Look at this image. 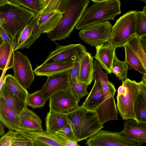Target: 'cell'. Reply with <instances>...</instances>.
Returning <instances> with one entry per match:
<instances>
[{
  "instance_id": "obj_11",
  "label": "cell",
  "mask_w": 146,
  "mask_h": 146,
  "mask_svg": "<svg viewBox=\"0 0 146 146\" xmlns=\"http://www.w3.org/2000/svg\"><path fill=\"white\" fill-rule=\"evenodd\" d=\"M56 47L51 51L43 64L64 62L73 60L77 56L85 54L86 49L81 44H70L65 45L56 43Z\"/></svg>"
},
{
  "instance_id": "obj_33",
  "label": "cell",
  "mask_w": 146,
  "mask_h": 146,
  "mask_svg": "<svg viewBox=\"0 0 146 146\" xmlns=\"http://www.w3.org/2000/svg\"><path fill=\"white\" fill-rule=\"evenodd\" d=\"M135 35L139 37L146 35V5L143 7L142 11H137Z\"/></svg>"
},
{
  "instance_id": "obj_6",
  "label": "cell",
  "mask_w": 146,
  "mask_h": 146,
  "mask_svg": "<svg viewBox=\"0 0 146 146\" xmlns=\"http://www.w3.org/2000/svg\"><path fill=\"white\" fill-rule=\"evenodd\" d=\"M136 11L131 10L119 18L112 26L107 45L114 49L126 45L129 39L135 34Z\"/></svg>"
},
{
  "instance_id": "obj_17",
  "label": "cell",
  "mask_w": 146,
  "mask_h": 146,
  "mask_svg": "<svg viewBox=\"0 0 146 146\" xmlns=\"http://www.w3.org/2000/svg\"><path fill=\"white\" fill-rule=\"evenodd\" d=\"M19 127L21 131H40L43 130L42 121L39 117L26 107L19 115Z\"/></svg>"
},
{
  "instance_id": "obj_32",
  "label": "cell",
  "mask_w": 146,
  "mask_h": 146,
  "mask_svg": "<svg viewBox=\"0 0 146 146\" xmlns=\"http://www.w3.org/2000/svg\"><path fill=\"white\" fill-rule=\"evenodd\" d=\"M128 65L125 60L122 61L119 60L116 54L114 56L111 73H113L119 80L127 79L128 71Z\"/></svg>"
},
{
  "instance_id": "obj_22",
  "label": "cell",
  "mask_w": 146,
  "mask_h": 146,
  "mask_svg": "<svg viewBox=\"0 0 146 146\" xmlns=\"http://www.w3.org/2000/svg\"><path fill=\"white\" fill-rule=\"evenodd\" d=\"M68 122L66 113L50 111L45 119L46 131L54 134L56 131L65 127Z\"/></svg>"
},
{
  "instance_id": "obj_5",
  "label": "cell",
  "mask_w": 146,
  "mask_h": 146,
  "mask_svg": "<svg viewBox=\"0 0 146 146\" xmlns=\"http://www.w3.org/2000/svg\"><path fill=\"white\" fill-rule=\"evenodd\" d=\"M66 114L78 141L90 137L104 127L95 111H87L80 106Z\"/></svg>"
},
{
  "instance_id": "obj_47",
  "label": "cell",
  "mask_w": 146,
  "mask_h": 146,
  "mask_svg": "<svg viewBox=\"0 0 146 146\" xmlns=\"http://www.w3.org/2000/svg\"><path fill=\"white\" fill-rule=\"evenodd\" d=\"M32 146H50L42 143L32 140Z\"/></svg>"
},
{
  "instance_id": "obj_7",
  "label": "cell",
  "mask_w": 146,
  "mask_h": 146,
  "mask_svg": "<svg viewBox=\"0 0 146 146\" xmlns=\"http://www.w3.org/2000/svg\"><path fill=\"white\" fill-rule=\"evenodd\" d=\"M122 81L117 89V109L123 120H135L134 106L139 92V83L128 78Z\"/></svg>"
},
{
  "instance_id": "obj_1",
  "label": "cell",
  "mask_w": 146,
  "mask_h": 146,
  "mask_svg": "<svg viewBox=\"0 0 146 146\" xmlns=\"http://www.w3.org/2000/svg\"><path fill=\"white\" fill-rule=\"evenodd\" d=\"M36 14L17 4L5 0L0 3V18L3 20L0 27L13 40L28 24Z\"/></svg>"
},
{
  "instance_id": "obj_48",
  "label": "cell",
  "mask_w": 146,
  "mask_h": 146,
  "mask_svg": "<svg viewBox=\"0 0 146 146\" xmlns=\"http://www.w3.org/2000/svg\"><path fill=\"white\" fill-rule=\"evenodd\" d=\"M5 131L3 126L0 121V136H3L4 135Z\"/></svg>"
},
{
  "instance_id": "obj_40",
  "label": "cell",
  "mask_w": 146,
  "mask_h": 146,
  "mask_svg": "<svg viewBox=\"0 0 146 146\" xmlns=\"http://www.w3.org/2000/svg\"><path fill=\"white\" fill-rule=\"evenodd\" d=\"M41 34V31L36 24L32 31L30 36L23 45L21 49L29 48Z\"/></svg>"
},
{
  "instance_id": "obj_42",
  "label": "cell",
  "mask_w": 146,
  "mask_h": 146,
  "mask_svg": "<svg viewBox=\"0 0 146 146\" xmlns=\"http://www.w3.org/2000/svg\"><path fill=\"white\" fill-rule=\"evenodd\" d=\"M139 94L146 101V74L143 75L141 81L138 83Z\"/></svg>"
},
{
  "instance_id": "obj_41",
  "label": "cell",
  "mask_w": 146,
  "mask_h": 146,
  "mask_svg": "<svg viewBox=\"0 0 146 146\" xmlns=\"http://www.w3.org/2000/svg\"><path fill=\"white\" fill-rule=\"evenodd\" d=\"M15 131L9 130L0 138V146H10L15 136Z\"/></svg>"
},
{
  "instance_id": "obj_34",
  "label": "cell",
  "mask_w": 146,
  "mask_h": 146,
  "mask_svg": "<svg viewBox=\"0 0 146 146\" xmlns=\"http://www.w3.org/2000/svg\"><path fill=\"white\" fill-rule=\"evenodd\" d=\"M46 102L40 89L29 94L26 100L27 105L34 108L43 106Z\"/></svg>"
},
{
  "instance_id": "obj_10",
  "label": "cell",
  "mask_w": 146,
  "mask_h": 146,
  "mask_svg": "<svg viewBox=\"0 0 146 146\" xmlns=\"http://www.w3.org/2000/svg\"><path fill=\"white\" fill-rule=\"evenodd\" d=\"M12 68L13 76L18 82L25 89L29 88L35 77L28 57L20 52L15 51Z\"/></svg>"
},
{
  "instance_id": "obj_26",
  "label": "cell",
  "mask_w": 146,
  "mask_h": 146,
  "mask_svg": "<svg viewBox=\"0 0 146 146\" xmlns=\"http://www.w3.org/2000/svg\"><path fill=\"white\" fill-rule=\"evenodd\" d=\"M70 0H39L40 11L39 14L57 13L62 14Z\"/></svg>"
},
{
  "instance_id": "obj_25",
  "label": "cell",
  "mask_w": 146,
  "mask_h": 146,
  "mask_svg": "<svg viewBox=\"0 0 146 146\" xmlns=\"http://www.w3.org/2000/svg\"><path fill=\"white\" fill-rule=\"evenodd\" d=\"M0 95L3 98L11 108L19 115L27 107L26 102L12 93L4 83L0 91Z\"/></svg>"
},
{
  "instance_id": "obj_39",
  "label": "cell",
  "mask_w": 146,
  "mask_h": 146,
  "mask_svg": "<svg viewBox=\"0 0 146 146\" xmlns=\"http://www.w3.org/2000/svg\"><path fill=\"white\" fill-rule=\"evenodd\" d=\"M86 53L77 56L73 60V66L69 70L70 84L77 80L79 72L81 58Z\"/></svg>"
},
{
  "instance_id": "obj_44",
  "label": "cell",
  "mask_w": 146,
  "mask_h": 146,
  "mask_svg": "<svg viewBox=\"0 0 146 146\" xmlns=\"http://www.w3.org/2000/svg\"><path fill=\"white\" fill-rule=\"evenodd\" d=\"M139 37L140 43L144 52L146 53V35Z\"/></svg>"
},
{
  "instance_id": "obj_16",
  "label": "cell",
  "mask_w": 146,
  "mask_h": 146,
  "mask_svg": "<svg viewBox=\"0 0 146 146\" xmlns=\"http://www.w3.org/2000/svg\"><path fill=\"white\" fill-rule=\"evenodd\" d=\"M94 83L90 92L81 107L87 111H95L102 103L104 93L100 80L94 78Z\"/></svg>"
},
{
  "instance_id": "obj_29",
  "label": "cell",
  "mask_w": 146,
  "mask_h": 146,
  "mask_svg": "<svg viewBox=\"0 0 146 146\" xmlns=\"http://www.w3.org/2000/svg\"><path fill=\"white\" fill-rule=\"evenodd\" d=\"M39 15V13L36 14L28 24L18 35L16 40L15 51L21 49L23 45L30 36L33 29L37 24Z\"/></svg>"
},
{
  "instance_id": "obj_21",
  "label": "cell",
  "mask_w": 146,
  "mask_h": 146,
  "mask_svg": "<svg viewBox=\"0 0 146 146\" xmlns=\"http://www.w3.org/2000/svg\"><path fill=\"white\" fill-rule=\"evenodd\" d=\"M33 140L39 142L50 146H65V141L55 134L46 131H23Z\"/></svg>"
},
{
  "instance_id": "obj_13",
  "label": "cell",
  "mask_w": 146,
  "mask_h": 146,
  "mask_svg": "<svg viewBox=\"0 0 146 146\" xmlns=\"http://www.w3.org/2000/svg\"><path fill=\"white\" fill-rule=\"evenodd\" d=\"M69 70L47 76V79L40 90L46 101L54 94L68 89L70 83Z\"/></svg>"
},
{
  "instance_id": "obj_4",
  "label": "cell",
  "mask_w": 146,
  "mask_h": 146,
  "mask_svg": "<svg viewBox=\"0 0 146 146\" xmlns=\"http://www.w3.org/2000/svg\"><path fill=\"white\" fill-rule=\"evenodd\" d=\"M94 3L84 11L75 28L80 30L97 23L114 20L120 14L121 3L118 0H92Z\"/></svg>"
},
{
  "instance_id": "obj_8",
  "label": "cell",
  "mask_w": 146,
  "mask_h": 146,
  "mask_svg": "<svg viewBox=\"0 0 146 146\" xmlns=\"http://www.w3.org/2000/svg\"><path fill=\"white\" fill-rule=\"evenodd\" d=\"M112 27L109 21L93 23L80 29L79 35L87 44L96 47L108 42Z\"/></svg>"
},
{
  "instance_id": "obj_46",
  "label": "cell",
  "mask_w": 146,
  "mask_h": 146,
  "mask_svg": "<svg viewBox=\"0 0 146 146\" xmlns=\"http://www.w3.org/2000/svg\"><path fill=\"white\" fill-rule=\"evenodd\" d=\"M65 146H81L77 144V142L70 141H65Z\"/></svg>"
},
{
  "instance_id": "obj_24",
  "label": "cell",
  "mask_w": 146,
  "mask_h": 146,
  "mask_svg": "<svg viewBox=\"0 0 146 146\" xmlns=\"http://www.w3.org/2000/svg\"><path fill=\"white\" fill-rule=\"evenodd\" d=\"M16 38L13 40L11 45L3 42L0 47V70H3L12 68L16 45Z\"/></svg>"
},
{
  "instance_id": "obj_45",
  "label": "cell",
  "mask_w": 146,
  "mask_h": 146,
  "mask_svg": "<svg viewBox=\"0 0 146 146\" xmlns=\"http://www.w3.org/2000/svg\"><path fill=\"white\" fill-rule=\"evenodd\" d=\"M8 69L7 68H5L3 71L2 73L1 74V76L0 78V91L1 89V88L3 84L4 80V78L5 76V74L7 70Z\"/></svg>"
},
{
  "instance_id": "obj_49",
  "label": "cell",
  "mask_w": 146,
  "mask_h": 146,
  "mask_svg": "<svg viewBox=\"0 0 146 146\" xmlns=\"http://www.w3.org/2000/svg\"><path fill=\"white\" fill-rule=\"evenodd\" d=\"M4 42L3 40L0 35V47Z\"/></svg>"
},
{
  "instance_id": "obj_50",
  "label": "cell",
  "mask_w": 146,
  "mask_h": 146,
  "mask_svg": "<svg viewBox=\"0 0 146 146\" xmlns=\"http://www.w3.org/2000/svg\"><path fill=\"white\" fill-rule=\"evenodd\" d=\"M3 20L0 18V27L2 25L3 23Z\"/></svg>"
},
{
  "instance_id": "obj_14",
  "label": "cell",
  "mask_w": 146,
  "mask_h": 146,
  "mask_svg": "<svg viewBox=\"0 0 146 146\" xmlns=\"http://www.w3.org/2000/svg\"><path fill=\"white\" fill-rule=\"evenodd\" d=\"M121 132L129 140L142 146L146 142V124L133 119L126 120Z\"/></svg>"
},
{
  "instance_id": "obj_15",
  "label": "cell",
  "mask_w": 146,
  "mask_h": 146,
  "mask_svg": "<svg viewBox=\"0 0 146 146\" xmlns=\"http://www.w3.org/2000/svg\"><path fill=\"white\" fill-rule=\"evenodd\" d=\"M19 115L9 106L3 98L0 95V121L9 130L20 131Z\"/></svg>"
},
{
  "instance_id": "obj_19",
  "label": "cell",
  "mask_w": 146,
  "mask_h": 146,
  "mask_svg": "<svg viewBox=\"0 0 146 146\" xmlns=\"http://www.w3.org/2000/svg\"><path fill=\"white\" fill-rule=\"evenodd\" d=\"M93 62L91 54L87 52L81 57L79 72L76 81L88 86L90 85L94 80Z\"/></svg>"
},
{
  "instance_id": "obj_37",
  "label": "cell",
  "mask_w": 146,
  "mask_h": 146,
  "mask_svg": "<svg viewBox=\"0 0 146 146\" xmlns=\"http://www.w3.org/2000/svg\"><path fill=\"white\" fill-rule=\"evenodd\" d=\"M54 134L64 141L78 142L68 121L65 127L56 131Z\"/></svg>"
},
{
  "instance_id": "obj_35",
  "label": "cell",
  "mask_w": 146,
  "mask_h": 146,
  "mask_svg": "<svg viewBox=\"0 0 146 146\" xmlns=\"http://www.w3.org/2000/svg\"><path fill=\"white\" fill-rule=\"evenodd\" d=\"M88 85L78 81L70 84L68 89L72 95L79 99L89 94L87 90Z\"/></svg>"
},
{
  "instance_id": "obj_9",
  "label": "cell",
  "mask_w": 146,
  "mask_h": 146,
  "mask_svg": "<svg viewBox=\"0 0 146 146\" xmlns=\"http://www.w3.org/2000/svg\"><path fill=\"white\" fill-rule=\"evenodd\" d=\"M86 144L88 146H139L121 132L102 129L89 137Z\"/></svg>"
},
{
  "instance_id": "obj_51",
  "label": "cell",
  "mask_w": 146,
  "mask_h": 146,
  "mask_svg": "<svg viewBox=\"0 0 146 146\" xmlns=\"http://www.w3.org/2000/svg\"><path fill=\"white\" fill-rule=\"evenodd\" d=\"M5 0H0V3H2L5 1Z\"/></svg>"
},
{
  "instance_id": "obj_27",
  "label": "cell",
  "mask_w": 146,
  "mask_h": 146,
  "mask_svg": "<svg viewBox=\"0 0 146 146\" xmlns=\"http://www.w3.org/2000/svg\"><path fill=\"white\" fill-rule=\"evenodd\" d=\"M4 83L8 90L18 98L26 102L28 94L27 90L23 88L11 74L5 76Z\"/></svg>"
},
{
  "instance_id": "obj_38",
  "label": "cell",
  "mask_w": 146,
  "mask_h": 146,
  "mask_svg": "<svg viewBox=\"0 0 146 146\" xmlns=\"http://www.w3.org/2000/svg\"><path fill=\"white\" fill-rule=\"evenodd\" d=\"M10 1L28 9L36 14L39 13L40 11L39 0H11Z\"/></svg>"
},
{
  "instance_id": "obj_28",
  "label": "cell",
  "mask_w": 146,
  "mask_h": 146,
  "mask_svg": "<svg viewBox=\"0 0 146 146\" xmlns=\"http://www.w3.org/2000/svg\"><path fill=\"white\" fill-rule=\"evenodd\" d=\"M125 52V60L130 69H132L143 75L146 74V69L141 61L130 48L127 45L124 46Z\"/></svg>"
},
{
  "instance_id": "obj_3",
  "label": "cell",
  "mask_w": 146,
  "mask_h": 146,
  "mask_svg": "<svg viewBox=\"0 0 146 146\" xmlns=\"http://www.w3.org/2000/svg\"><path fill=\"white\" fill-rule=\"evenodd\" d=\"M90 3L89 0H70L58 25L46 33L52 42L69 38Z\"/></svg>"
},
{
  "instance_id": "obj_31",
  "label": "cell",
  "mask_w": 146,
  "mask_h": 146,
  "mask_svg": "<svg viewBox=\"0 0 146 146\" xmlns=\"http://www.w3.org/2000/svg\"><path fill=\"white\" fill-rule=\"evenodd\" d=\"M134 110L135 121L146 124V101L139 93L135 101Z\"/></svg>"
},
{
  "instance_id": "obj_20",
  "label": "cell",
  "mask_w": 146,
  "mask_h": 146,
  "mask_svg": "<svg viewBox=\"0 0 146 146\" xmlns=\"http://www.w3.org/2000/svg\"><path fill=\"white\" fill-rule=\"evenodd\" d=\"M73 60L64 62L42 64L33 71L37 76H49L70 70L73 67Z\"/></svg>"
},
{
  "instance_id": "obj_2",
  "label": "cell",
  "mask_w": 146,
  "mask_h": 146,
  "mask_svg": "<svg viewBox=\"0 0 146 146\" xmlns=\"http://www.w3.org/2000/svg\"><path fill=\"white\" fill-rule=\"evenodd\" d=\"M93 65L94 78L100 80L104 93L103 102L95 111L99 121L103 125L109 121L118 120V112L114 98L116 90L114 85L108 80V73L103 71L96 60L94 61Z\"/></svg>"
},
{
  "instance_id": "obj_12",
  "label": "cell",
  "mask_w": 146,
  "mask_h": 146,
  "mask_svg": "<svg viewBox=\"0 0 146 146\" xmlns=\"http://www.w3.org/2000/svg\"><path fill=\"white\" fill-rule=\"evenodd\" d=\"M80 99L76 98L69 89L61 90L49 99L50 111L66 113L79 107Z\"/></svg>"
},
{
  "instance_id": "obj_23",
  "label": "cell",
  "mask_w": 146,
  "mask_h": 146,
  "mask_svg": "<svg viewBox=\"0 0 146 146\" xmlns=\"http://www.w3.org/2000/svg\"><path fill=\"white\" fill-rule=\"evenodd\" d=\"M37 25L42 33H48L60 23L62 14L57 13L39 14Z\"/></svg>"
},
{
  "instance_id": "obj_43",
  "label": "cell",
  "mask_w": 146,
  "mask_h": 146,
  "mask_svg": "<svg viewBox=\"0 0 146 146\" xmlns=\"http://www.w3.org/2000/svg\"><path fill=\"white\" fill-rule=\"evenodd\" d=\"M0 35L3 39L4 42H6L10 45L12 43V40L9 37L5 31L0 27Z\"/></svg>"
},
{
  "instance_id": "obj_18",
  "label": "cell",
  "mask_w": 146,
  "mask_h": 146,
  "mask_svg": "<svg viewBox=\"0 0 146 146\" xmlns=\"http://www.w3.org/2000/svg\"><path fill=\"white\" fill-rule=\"evenodd\" d=\"M96 48V53L94 58L107 72L111 74L115 49L108 46L107 44H103Z\"/></svg>"
},
{
  "instance_id": "obj_36",
  "label": "cell",
  "mask_w": 146,
  "mask_h": 146,
  "mask_svg": "<svg viewBox=\"0 0 146 146\" xmlns=\"http://www.w3.org/2000/svg\"><path fill=\"white\" fill-rule=\"evenodd\" d=\"M32 140L23 131H16L10 146H32Z\"/></svg>"
},
{
  "instance_id": "obj_30",
  "label": "cell",
  "mask_w": 146,
  "mask_h": 146,
  "mask_svg": "<svg viewBox=\"0 0 146 146\" xmlns=\"http://www.w3.org/2000/svg\"><path fill=\"white\" fill-rule=\"evenodd\" d=\"M126 45L132 50L146 69V53L140 43L139 37L135 34L133 35L129 39Z\"/></svg>"
}]
</instances>
